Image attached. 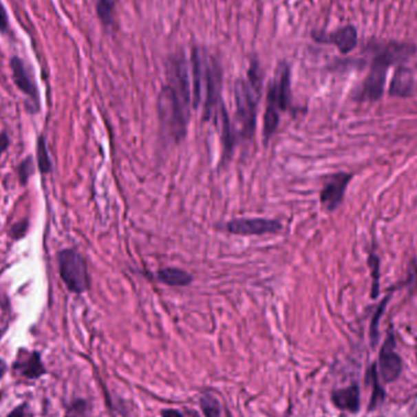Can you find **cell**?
<instances>
[{
  "mask_svg": "<svg viewBox=\"0 0 417 417\" xmlns=\"http://www.w3.org/2000/svg\"><path fill=\"white\" fill-rule=\"evenodd\" d=\"M191 94L189 67L187 60L181 55L172 60L167 83L159 96L161 126L175 140H181L187 133Z\"/></svg>",
  "mask_w": 417,
  "mask_h": 417,
  "instance_id": "cell-1",
  "label": "cell"
},
{
  "mask_svg": "<svg viewBox=\"0 0 417 417\" xmlns=\"http://www.w3.org/2000/svg\"><path fill=\"white\" fill-rule=\"evenodd\" d=\"M192 77L194 107H198L204 98L205 113L210 118L224 107L220 105L222 74L217 61L204 49L193 50Z\"/></svg>",
  "mask_w": 417,
  "mask_h": 417,
  "instance_id": "cell-2",
  "label": "cell"
},
{
  "mask_svg": "<svg viewBox=\"0 0 417 417\" xmlns=\"http://www.w3.org/2000/svg\"><path fill=\"white\" fill-rule=\"evenodd\" d=\"M261 92V76L259 67L253 66L246 80L235 82V100L237 118L241 125L242 133L250 137L257 125V104Z\"/></svg>",
  "mask_w": 417,
  "mask_h": 417,
  "instance_id": "cell-3",
  "label": "cell"
},
{
  "mask_svg": "<svg viewBox=\"0 0 417 417\" xmlns=\"http://www.w3.org/2000/svg\"><path fill=\"white\" fill-rule=\"evenodd\" d=\"M290 103V70L287 64L278 66L271 85L268 87V107L264 118L265 139L272 137L278 125L281 114L287 110Z\"/></svg>",
  "mask_w": 417,
  "mask_h": 417,
  "instance_id": "cell-4",
  "label": "cell"
},
{
  "mask_svg": "<svg viewBox=\"0 0 417 417\" xmlns=\"http://www.w3.org/2000/svg\"><path fill=\"white\" fill-rule=\"evenodd\" d=\"M60 276L66 287L74 293H83L89 287V277L83 257L75 250H63L59 254Z\"/></svg>",
  "mask_w": 417,
  "mask_h": 417,
  "instance_id": "cell-5",
  "label": "cell"
},
{
  "mask_svg": "<svg viewBox=\"0 0 417 417\" xmlns=\"http://www.w3.org/2000/svg\"><path fill=\"white\" fill-rule=\"evenodd\" d=\"M378 367L381 377L385 383H392L400 376L403 360L396 352V339L392 331L388 332L385 343L381 348Z\"/></svg>",
  "mask_w": 417,
  "mask_h": 417,
  "instance_id": "cell-6",
  "label": "cell"
},
{
  "mask_svg": "<svg viewBox=\"0 0 417 417\" xmlns=\"http://www.w3.org/2000/svg\"><path fill=\"white\" fill-rule=\"evenodd\" d=\"M225 230L237 235H272L282 230V224L277 220L237 219L227 222Z\"/></svg>",
  "mask_w": 417,
  "mask_h": 417,
  "instance_id": "cell-7",
  "label": "cell"
},
{
  "mask_svg": "<svg viewBox=\"0 0 417 417\" xmlns=\"http://www.w3.org/2000/svg\"><path fill=\"white\" fill-rule=\"evenodd\" d=\"M352 176L341 172L330 177L322 188L321 203L327 210H336L341 205L344 198V194L347 191L348 184L350 182Z\"/></svg>",
  "mask_w": 417,
  "mask_h": 417,
  "instance_id": "cell-8",
  "label": "cell"
},
{
  "mask_svg": "<svg viewBox=\"0 0 417 417\" xmlns=\"http://www.w3.org/2000/svg\"><path fill=\"white\" fill-rule=\"evenodd\" d=\"M388 67L389 66L382 60L374 58L364 86L365 96L370 100H378L383 94Z\"/></svg>",
  "mask_w": 417,
  "mask_h": 417,
  "instance_id": "cell-9",
  "label": "cell"
},
{
  "mask_svg": "<svg viewBox=\"0 0 417 417\" xmlns=\"http://www.w3.org/2000/svg\"><path fill=\"white\" fill-rule=\"evenodd\" d=\"M12 367L17 374L28 380H38L44 374H47V370L42 363L41 354L38 352H30V353L21 352L17 355Z\"/></svg>",
  "mask_w": 417,
  "mask_h": 417,
  "instance_id": "cell-10",
  "label": "cell"
},
{
  "mask_svg": "<svg viewBox=\"0 0 417 417\" xmlns=\"http://www.w3.org/2000/svg\"><path fill=\"white\" fill-rule=\"evenodd\" d=\"M416 53V47L411 43H401V42H391L385 44L378 49L376 58L385 61L388 66L405 63Z\"/></svg>",
  "mask_w": 417,
  "mask_h": 417,
  "instance_id": "cell-11",
  "label": "cell"
},
{
  "mask_svg": "<svg viewBox=\"0 0 417 417\" xmlns=\"http://www.w3.org/2000/svg\"><path fill=\"white\" fill-rule=\"evenodd\" d=\"M10 66L11 71H12V78H14V82L17 83V88L23 92L28 98H31V100L37 105V88H36V85L31 78V76L28 75L23 61L20 58L14 56L10 60Z\"/></svg>",
  "mask_w": 417,
  "mask_h": 417,
  "instance_id": "cell-12",
  "label": "cell"
},
{
  "mask_svg": "<svg viewBox=\"0 0 417 417\" xmlns=\"http://www.w3.org/2000/svg\"><path fill=\"white\" fill-rule=\"evenodd\" d=\"M315 37L317 41L334 44L343 54L350 53L358 44V32L353 26L343 27L328 36H315Z\"/></svg>",
  "mask_w": 417,
  "mask_h": 417,
  "instance_id": "cell-13",
  "label": "cell"
},
{
  "mask_svg": "<svg viewBox=\"0 0 417 417\" xmlns=\"http://www.w3.org/2000/svg\"><path fill=\"white\" fill-rule=\"evenodd\" d=\"M331 399L334 407L343 411L356 414L360 410V388L358 385H349L333 392Z\"/></svg>",
  "mask_w": 417,
  "mask_h": 417,
  "instance_id": "cell-14",
  "label": "cell"
},
{
  "mask_svg": "<svg viewBox=\"0 0 417 417\" xmlns=\"http://www.w3.org/2000/svg\"><path fill=\"white\" fill-rule=\"evenodd\" d=\"M412 89H414V75L411 70L404 66L398 67L392 78L389 94L392 96L407 98L411 96Z\"/></svg>",
  "mask_w": 417,
  "mask_h": 417,
  "instance_id": "cell-15",
  "label": "cell"
},
{
  "mask_svg": "<svg viewBox=\"0 0 417 417\" xmlns=\"http://www.w3.org/2000/svg\"><path fill=\"white\" fill-rule=\"evenodd\" d=\"M156 276L161 284L170 287H186L188 284H192L193 281L191 273L176 268H161L160 271L156 273Z\"/></svg>",
  "mask_w": 417,
  "mask_h": 417,
  "instance_id": "cell-16",
  "label": "cell"
},
{
  "mask_svg": "<svg viewBox=\"0 0 417 417\" xmlns=\"http://www.w3.org/2000/svg\"><path fill=\"white\" fill-rule=\"evenodd\" d=\"M366 383L372 385V394H371V401H370L369 411H374V409L380 407L381 404L385 400V391L381 387L380 380H378V371L376 365H371L367 372H366Z\"/></svg>",
  "mask_w": 417,
  "mask_h": 417,
  "instance_id": "cell-17",
  "label": "cell"
},
{
  "mask_svg": "<svg viewBox=\"0 0 417 417\" xmlns=\"http://www.w3.org/2000/svg\"><path fill=\"white\" fill-rule=\"evenodd\" d=\"M116 4L118 0H96V14L105 26L113 23Z\"/></svg>",
  "mask_w": 417,
  "mask_h": 417,
  "instance_id": "cell-18",
  "label": "cell"
},
{
  "mask_svg": "<svg viewBox=\"0 0 417 417\" xmlns=\"http://www.w3.org/2000/svg\"><path fill=\"white\" fill-rule=\"evenodd\" d=\"M200 409L205 417H220L221 415V405L220 401L211 394H204L199 400Z\"/></svg>",
  "mask_w": 417,
  "mask_h": 417,
  "instance_id": "cell-19",
  "label": "cell"
},
{
  "mask_svg": "<svg viewBox=\"0 0 417 417\" xmlns=\"http://www.w3.org/2000/svg\"><path fill=\"white\" fill-rule=\"evenodd\" d=\"M387 301H388V298H385V299L381 303L378 309L374 312V317H372V321H371V326H370V339H371V344H372V347L374 348L377 345L378 337H380L378 325H380L381 317L383 315V311H385Z\"/></svg>",
  "mask_w": 417,
  "mask_h": 417,
  "instance_id": "cell-20",
  "label": "cell"
},
{
  "mask_svg": "<svg viewBox=\"0 0 417 417\" xmlns=\"http://www.w3.org/2000/svg\"><path fill=\"white\" fill-rule=\"evenodd\" d=\"M37 156L38 165H39L41 171L44 172V173L50 172V170H52V161H50V158H49L48 149H47V145H45V140H44L43 137H41L39 142H38Z\"/></svg>",
  "mask_w": 417,
  "mask_h": 417,
  "instance_id": "cell-21",
  "label": "cell"
},
{
  "mask_svg": "<svg viewBox=\"0 0 417 417\" xmlns=\"http://www.w3.org/2000/svg\"><path fill=\"white\" fill-rule=\"evenodd\" d=\"M369 264L372 275V298H376L380 290V260L376 255H371Z\"/></svg>",
  "mask_w": 417,
  "mask_h": 417,
  "instance_id": "cell-22",
  "label": "cell"
},
{
  "mask_svg": "<svg viewBox=\"0 0 417 417\" xmlns=\"http://www.w3.org/2000/svg\"><path fill=\"white\" fill-rule=\"evenodd\" d=\"M87 401L83 399H77L72 401L67 407V414L70 417H83L87 412Z\"/></svg>",
  "mask_w": 417,
  "mask_h": 417,
  "instance_id": "cell-23",
  "label": "cell"
},
{
  "mask_svg": "<svg viewBox=\"0 0 417 417\" xmlns=\"http://www.w3.org/2000/svg\"><path fill=\"white\" fill-rule=\"evenodd\" d=\"M32 161L30 160V159H27L23 164H22L21 167H20V176H21L22 183L26 182L27 178L30 176V173L32 172Z\"/></svg>",
  "mask_w": 417,
  "mask_h": 417,
  "instance_id": "cell-24",
  "label": "cell"
},
{
  "mask_svg": "<svg viewBox=\"0 0 417 417\" xmlns=\"http://www.w3.org/2000/svg\"><path fill=\"white\" fill-rule=\"evenodd\" d=\"M9 27V20H8V14H6V8L0 1V32L6 33Z\"/></svg>",
  "mask_w": 417,
  "mask_h": 417,
  "instance_id": "cell-25",
  "label": "cell"
},
{
  "mask_svg": "<svg viewBox=\"0 0 417 417\" xmlns=\"http://www.w3.org/2000/svg\"><path fill=\"white\" fill-rule=\"evenodd\" d=\"M26 416V404H21L15 407L6 417H25Z\"/></svg>",
  "mask_w": 417,
  "mask_h": 417,
  "instance_id": "cell-26",
  "label": "cell"
},
{
  "mask_svg": "<svg viewBox=\"0 0 417 417\" xmlns=\"http://www.w3.org/2000/svg\"><path fill=\"white\" fill-rule=\"evenodd\" d=\"M161 416L162 417H184L182 415V412L178 411L176 409H165L161 411Z\"/></svg>",
  "mask_w": 417,
  "mask_h": 417,
  "instance_id": "cell-27",
  "label": "cell"
},
{
  "mask_svg": "<svg viewBox=\"0 0 417 417\" xmlns=\"http://www.w3.org/2000/svg\"><path fill=\"white\" fill-rule=\"evenodd\" d=\"M6 361H4V360H3V359H0V381H1V378H3V377H4V374H6Z\"/></svg>",
  "mask_w": 417,
  "mask_h": 417,
  "instance_id": "cell-28",
  "label": "cell"
},
{
  "mask_svg": "<svg viewBox=\"0 0 417 417\" xmlns=\"http://www.w3.org/2000/svg\"><path fill=\"white\" fill-rule=\"evenodd\" d=\"M6 147H8V139H6V136H1V138H0V153L3 150H6Z\"/></svg>",
  "mask_w": 417,
  "mask_h": 417,
  "instance_id": "cell-29",
  "label": "cell"
},
{
  "mask_svg": "<svg viewBox=\"0 0 417 417\" xmlns=\"http://www.w3.org/2000/svg\"><path fill=\"white\" fill-rule=\"evenodd\" d=\"M415 417H417V414H416V416H415Z\"/></svg>",
  "mask_w": 417,
  "mask_h": 417,
  "instance_id": "cell-30",
  "label": "cell"
}]
</instances>
